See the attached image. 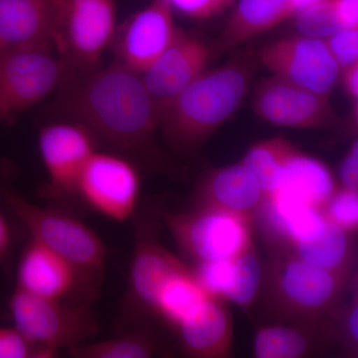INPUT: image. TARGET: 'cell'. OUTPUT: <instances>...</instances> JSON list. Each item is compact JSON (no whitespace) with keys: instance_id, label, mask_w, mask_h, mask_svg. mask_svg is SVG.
<instances>
[{"instance_id":"obj_1","label":"cell","mask_w":358,"mask_h":358,"mask_svg":"<svg viewBox=\"0 0 358 358\" xmlns=\"http://www.w3.org/2000/svg\"><path fill=\"white\" fill-rule=\"evenodd\" d=\"M71 110L92 134L155 166L162 164L155 141L162 113L140 73L120 62L94 69L75 91Z\"/></svg>"},{"instance_id":"obj_2","label":"cell","mask_w":358,"mask_h":358,"mask_svg":"<svg viewBox=\"0 0 358 358\" xmlns=\"http://www.w3.org/2000/svg\"><path fill=\"white\" fill-rule=\"evenodd\" d=\"M254 66L245 56L205 70L162 110L159 128L166 143L188 157L199 154L243 102Z\"/></svg>"},{"instance_id":"obj_3","label":"cell","mask_w":358,"mask_h":358,"mask_svg":"<svg viewBox=\"0 0 358 358\" xmlns=\"http://www.w3.org/2000/svg\"><path fill=\"white\" fill-rule=\"evenodd\" d=\"M258 301L266 320L331 319L357 275L312 265L288 253H268Z\"/></svg>"},{"instance_id":"obj_4","label":"cell","mask_w":358,"mask_h":358,"mask_svg":"<svg viewBox=\"0 0 358 358\" xmlns=\"http://www.w3.org/2000/svg\"><path fill=\"white\" fill-rule=\"evenodd\" d=\"M2 197L30 239L69 261L88 282L103 275L107 246L83 221L61 209L33 203L10 188L3 189Z\"/></svg>"},{"instance_id":"obj_5","label":"cell","mask_w":358,"mask_h":358,"mask_svg":"<svg viewBox=\"0 0 358 358\" xmlns=\"http://www.w3.org/2000/svg\"><path fill=\"white\" fill-rule=\"evenodd\" d=\"M179 251L194 264L231 260L255 246L252 219L207 206L162 216Z\"/></svg>"},{"instance_id":"obj_6","label":"cell","mask_w":358,"mask_h":358,"mask_svg":"<svg viewBox=\"0 0 358 358\" xmlns=\"http://www.w3.org/2000/svg\"><path fill=\"white\" fill-rule=\"evenodd\" d=\"M13 327L33 345L57 357L63 348L83 345L98 333L89 307L52 300L15 288L8 301Z\"/></svg>"},{"instance_id":"obj_7","label":"cell","mask_w":358,"mask_h":358,"mask_svg":"<svg viewBox=\"0 0 358 358\" xmlns=\"http://www.w3.org/2000/svg\"><path fill=\"white\" fill-rule=\"evenodd\" d=\"M64 74L51 47L0 50V120L29 109L50 95Z\"/></svg>"},{"instance_id":"obj_8","label":"cell","mask_w":358,"mask_h":358,"mask_svg":"<svg viewBox=\"0 0 358 358\" xmlns=\"http://www.w3.org/2000/svg\"><path fill=\"white\" fill-rule=\"evenodd\" d=\"M141 188L140 173L133 162L96 150L78 178L75 195L103 217L124 223L138 210Z\"/></svg>"},{"instance_id":"obj_9","label":"cell","mask_w":358,"mask_h":358,"mask_svg":"<svg viewBox=\"0 0 358 358\" xmlns=\"http://www.w3.org/2000/svg\"><path fill=\"white\" fill-rule=\"evenodd\" d=\"M115 21L114 0H66L55 44L75 67L95 69L114 39Z\"/></svg>"},{"instance_id":"obj_10","label":"cell","mask_w":358,"mask_h":358,"mask_svg":"<svg viewBox=\"0 0 358 358\" xmlns=\"http://www.w3.org/2000/svg\"><path fill=\"white\" fill-rule=\"evenodd\" d=\"M257 59L274 76L320 95L331 96L341 79V68L324 40L300 34L285 37L265 45Z\"/></svg>"},{"instance_id":"obj_11","label":"cell","mask_w":358,"mask_h":358,"mask_svg":"<svg viewBox=\"0 0 358 358\" xmlns=\"http://www.w3.org/2000/svg\"><path fill=\"white\" fill-rule=\"evenodd\" d=\"M252 109L264 122L284 128L329 129L339 122L329 96L274 75L257 87Z\"/></svg>"},{"instance_id":"obj_12","label":"cell","mask_w":358,"mask_h":358,"mask_svg":"<svg viewBox=\"0 0 358 358\" xmlns=\"http://www.w3.org/2000/svg\"><path fill=\"white\" fill-rule=\"evenodd\" d=\"M38 145L48 178L49 196H74L78 178L96 152L93 134L81 124H54L41 129Z\"/></svg>"},{"instance_id":"obj_13","label":"cell","mask_w":358,"mask_h":358,"mask_svg":"<svg viewBox=\"0 0 358 358\" xmlns=\"http://www.w3.org/2000/svg\"><path fill=\"white\" fill-rule=\"evenodd\" d=\"M173 9L167 0H154L129 18L113 39L117 62L140 74L145 72L178 34Z\"/></svg>"},{"instance_id":"obj_14","label":"cell","mask_w":358,"mask_h":358,"mask_svg":"<svg viewBox=\"0 0 358 358\" xmlns=\"http://www.w3.org/2000/svg\"><path fill=\"white\" fill-rule=\"evenodd\" d=\"M212 54L203 40L178 30L173 43L141 74L160 113L206 70Z\"/></svg>"},{"instance_id":"obj_15","label":"cell","mask_w":358,"mask_h":358,"mask_svg":"<svg viewBox=\"0 0 358 358\" xmlns=\"http://www.w3.org/2000/svg\"><path fill=\"white\" fill-rule=\"evenodd\" d=\"M331 319L322 322L266 320L256 327L253 341L255 358L324 357L336 348Z\"/></svg>"},{"instance_id":"obj_16","label":"cell","mask_w":358,"mask_h":358,"mask_svg":"<svg viewBox=\"0 0 358 358\" xmlns=\"http://www.w3.org/2000/svg\"><path fill=\"white\" fill-rule=\"evenodd\" d=\"M265 194L243 162L205 171L197 181L192 206H207L245 216L254 221Z\"/></svg>"},{"instance_id":"obj_17","label":"cell","mask_w":358,"mask_h":358,"mask_svg":"<svg viewBox=\"0 0 358 358\" xmlns=\"http://www.w3.org/2000/svg\"><path fill=\"white\" fill-rule=\"evenodd\" d=\"M16 288L52 300H67L82 282H88L72 263L30 239L17 266Z\"/></svg>"},{"instance_id":"obj_18","label":"cell","mask_w":358,"mask_h":358,"mask_svg":"<svg viewBox=\"0 0 358 358\" xmlns=\"http://www.w3.org/2000/svg\"><path fill=\"white\" fill-rule=\"evenodd\" d=\"M59 17L56 0H0V50L52 47Z\"/></svg>"},{"instance_id":"obj_19","label":"cell","mask_w":358,"mask_h":358,"mask_svg":"<svg viewBox=\"0 0 358 358\" xmlns=\"http://www.w3.org/2000/svg\"><path fill=\"white\" fill-rule=\"evenodd\" d=\"M178 350L193 358H228L233 355L234 326L227 301L209 296L203 308L173 333Z\"/></svg>"},{"instance_id":"obj_20","label":"cell","mask_w":358,"mask_h":358,"mask_svg":"<svg viewBox=\"0 0 358 358\" xmlns=\"http://www.w3.org/2000/svg\"><path fill=\"white\" fill-rule=\"evenodd\" d=\"M209 296L192 267L181 260L157 282L148 300L145 317L159 320L174 333L201 310Z\"/></svg>"},{"instance_id":"obj_21","label":"cell","mask_w":358,"mask_h":358,"mask_svg":"<svg viewBox=\"0 0 358 358\" xmlns=\"http://www.w3.org/2000/svg\"><path fill=\"white\" fill-rule=\"evenodd\" d=\"M289 18V0H238L212 52L219 54L232 50Z\"/></svg>"},{"instance_id":"obj_22","label":"cell","mask_w":358,"mask_h":358,"mask_svg":"<svg viewBox=\"0 0 358 358\" xmlns=\"http://www.w3.org/2000/svg\"><path fill=\"white\" fill-rule=\"evenodd\" d=\"M338 186L333 173L324 162L296 148L282 167L272 194L288 195L320 209Z\"/></svg>"},{"instance_id":"obj_23","label":"cell","mask_w":358,"mask_h":358,"mask_svg":"<svg viewBox=\"0 0 358 358\" xmlns=\"http://www.w3.org/2000/svg\"><path fill=\"white\" fill-rule=\"evenodd\" d=\"M355 236L338 226L326 221L313 236L301 243L294 245L287 252L306 262L341 273H353L357 271V243Z\"/></svg>"},{"instance_id":"obj_24","label":"cell","mask_w":358,"mask_h":358,"mask_svg":"<svg viewBox=\"0 0 358 358\" xmlns=\"http://www.w3.org/2000/svg\"><path fill=\"white\" fill-rule=\"evenodd\" d=\"M157 338L145 329L106 341L87 343L70 348L68 353L75 358H150L160 352Z\"/></svg>"},{"instance_id":"obj_25","label":"cell","mask_w":358,"mask_h":358,"mask_svg":"<svg viewBox=\"0 0 358 358\" xmlns=\"http://www.w3.org/2000/svg\"><path fill=\"white\" fill-rule=\"evenodd\" d=\"M296 148L287 138L275 136L259 141L244 155L241 162L255 176L265 196L274 192L282 167Z\"/></svg>"},{"instance_id":"obj_26","label":"cell","mask_w":358,"mask_h":358,"mask_svg":"<svg viewBox=\"0 0 358 358\" xmlns=\"http://www.w3.org/2000/svg\"><path fill=\"white\" fill-rule=\"evenodd\" d=\"M263 275L264 265L255 246L233 258L225 301H231L245 312H250L260 296Z\"/></svg>"},{"instance_id":"obj_27","label":"cell","mask_w":358,"mask_h":358,"mask_svg":"<svg viewBox=\"0 0 358 358\" xmlns=\"http://www.w3.org/2000/svg\"><path fill=\"white\" fill-rule=\"evenodd\" d=\"M336 345L343 357H358V275L331 317Z\"/></svg>"},{"instance_id":"obj_28","label":"cell","mask_w":358,"mask_h":358,"mask_svg":"<svg viewBox=\"0 0 358 358\" xmlns=\"http://www.w3.org/2000/svg\"><path fill=\"white\" fill-rule=\"evenodd\" d=\"M324 217L341 229L357 235L358 230V192L338 186L320 208Z\"/></svg>"},{"instance_id":"obj_29","label":"cell","mask_w":358,"mask_h":358,"mask_svg":"<svg viewBox=\"0 0 358 358\" xmlns=\"http://www.w3.org/2000/svg\"><path fill=\"white\" fill-rule=\"evenodd\" d=\"M294 17L298 34L310 38L324 40L343 29L336 20L329 0L298 13Z\"/></svg>"},{"instance_id":"obj_30","label":"cell","mask_w":358,"mask_h":358,"mask_svg":"<svg viewBox=\"0 0 358 358\" xmlns=\"http://www.w3.org/2000/svg\"><path fill=\"white\" fill-rule=\"evenodd\" d=\"M55 355L33 345L17 329L0 327V358H52Z\"/></svg>"},{"instance_id":"obj_31","label":"cell","mask_w":358,"mask_h":358,"mask_svg":"<svg viewBox=\"0 0 358 358\" xmlns=\"http://www.w3.org/2000/svg\"><path fill=\"white\" fill-rule=\"evenodd\" d=\"M341 71L358 63V28L341 29L324 39Z\"/></svg>"},{"instance_id":"obj_32","label":"cell","mask_w":358,"mask_h":358,"mask_svg":"<svg viewBox=\"0 0 358 358\" xmlns=\"http://www.w3.org/2000/svg\"><path fill=\"white\" fill-rule=\"evenodd\" d=\"M173 8L195 18L207 20L223 10L232 0H167Z\"/></svg>"},{"instance_id":"obj_33","label":"cell","mask_w":358,"mask_h":358,"mask_svg":"<svg viewBox=\"0 0 358 358\" xmlns=\"http://www.w3.org/2000/svg\"><path fill=\"white\" fill-rule=\"evenodd\" d=\"M339 185L346 189L358 192V141L355 138L348 148L338 171Z\"/></svg>"},{"instance_id":"obj_34","label":"cell","mask_w":358,"mask_h":358,"mask_svg":"<svg viewBox=\"0 0 358 358\" xmlns=\"http://www.w3.org/2000/svg\"><path fill=\"white\" fill-rule=\"evenodd\" d=\"M334 14L343 29L358 28V0H329Z\"/></svg>"},{"instance_id":"obj_35","label":"cell","mask_w":358,"mask_h":358,"mask_svg":"<svg viewBox=\"0 0 358 358\" xmlns=\"http://www.w3.org/2000/svg\"><path fill=\"white\" fill-rule=\"evenodd\" d=\"M341 80L348 96L357 102L358 100V63L341 71Z\"/></svg>"},{"instance_id":"obj_36","label":"cell","mask_w":358,"mask_h":358,"mask_svg":"<svg viewBox=\"0 0 358 358\" xmlns=\"http://www.w3.org/2000/svg\"><path fill=\"white\" fill-rule=\"evenodd\" d=\"M13 248V231L6 216L0 212V263L8 258Z\"/></svg>"},{"instance_id":"obj_37","label":"cell","mask_w":358,"mask_h":358,"mask_svg":"<svg viewBox=\"0 0 358 358\" xmlns=\"http://www.w3.org/2000/svg\"><path fill=\"white\" fill-rule=\"evenodd\" d=\"M326 1L327 0H289L291 17H294L296 14L303 13L308 8H312V7Z\"/></svg>"},{"instance_id":"obj_38","label":"cell","mask_w":358,"mask_h":358,"mask_svg":"<svg viewBox=\"0 0 358 358\" xmlns=\"http://www.w3.org/2000/svg\"><path fill=\"white\" fill-rule=\"evenodd\" d=\"M65 1H66V0H56V2H57L59 7L62 6L63 3H64Z\"/></svg>"}]
</instances>
